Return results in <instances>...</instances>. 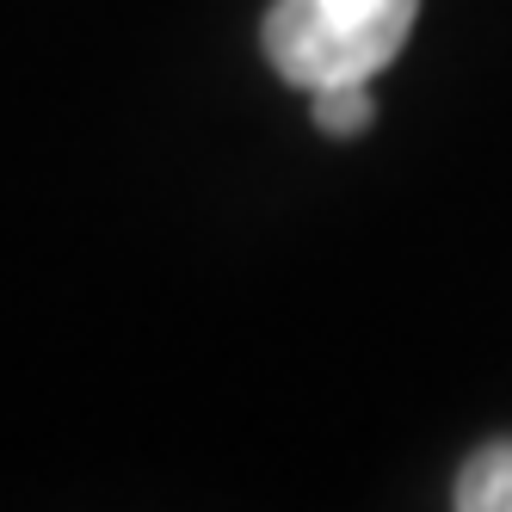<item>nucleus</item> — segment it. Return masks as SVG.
I'll use <instances>...</instances> for the list:
<instances>
[{"mask_svg":"<svg viewBox=\"0 0 512 512\" xmlns=\"http://www.w3.org/2000/svg\"><path fill=\"white\" fill-rule=\"evenodd\" d=\"M420 0H278L266 13V56L290 87L371 81L408 44Z\"/></svg>","mask_w":512,"mask_h":512,"instance_id":"obj_1","label":"nucleus"},{"mask_svg":"<svg viewBox=\"0 0 512 512\" xmlns=\"http://www.w3.org/2000/svg\"><path fill=\"white\" fill-rule=\"evenodd\" d=\"M457 506L463 512H512V438L475 451L457 475Z\"/></svg>","mask_w":512,"mask_h":512,"instance_id":"obj_2","label":"nucleus"},{"mask_svg":"<svg viewBox=\"0 0 512 512\" xmlns=\"http://www.w3.org/2000/svg\"><path fill=\"white\" fill-rule=\"evenodd\" d=\"M315 124L327 136H358V130H371L377 118V105H371V81H340V87H315Z\"/></svg>","mask_w":512,"mask_h":512,"instance_id":"obj_3","label":"nucleus"}]
</instances>
